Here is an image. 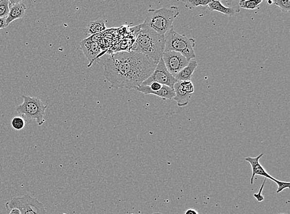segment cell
Returning <instances> with one entry per match:
<instances>
[{
  "label": "cell",
  "instance_id": "obj_1",
  "mask_svg": "<svg viewBox=\"0 0 290 214\" xmlns=\"http://www.w3.org/2000/svg\"><path fill=\"white\" fill-rule=\"evenodd\" d=\"M157 64L136 52H119L105 61L104 76L113 88L136 90L151 76Z\"/></svg>",
  "mask_w": 290,
  "mask_h": 214
},
{
  "label": "cell",
  "instance_id": "obj_2",
  "mask_svg": "<svg viewBox=\"0 0 290 214\" xmlns=\"http://www.w3.org/2000/svg\"><path fill=\"white\" fill-rule=\"evenodd\" d=\"M135 29L136 40L131 51L143 54L158 63L165 51V36L141 24L133 27Z\"/></svg>",
  "mask_w": 290,
  "mask_h": 214
},
{
  "label": "cell",
  "instance_id": "obj_3",
  "mask_svg": "<svg viewBox=\"0 0 290 214\" xmlns=\"http://www.w3.org/2000/svg\"><path fill=\"white\" fill-rule=\"evenodd\" d=\"M179 15L178 7L175 6L163 7L157 10L150 9L143 24L160 35L165 36L173 28V22Z\"/></svg>",
  "mask_w": 290,
  "mask_h": 214
},
{
  "label": "cell",
  "instance_id": "obj_4",
  "mask_svg": "<svg viewBox=\"0 0 290 214\" xmlns=\"http://www.w3.org/2000/svg\"><path fill=\"white\" fill-rule=\"evenodd\" d=\"M165 51H175L184 56L189 61L196 58V40L181 35L172 28L165 35Z\"/></svg>",
  "mask_w": 290,
  "mask_h": 214
},
{
  "label": "cell",
  "instance_id": "obj_5",
  "mask_svg": "<svg viewBox=\"0 0 290 214\" xmlns=\"http://www.w3.org/2000/svg\"><path fill=\"white\" fill-rule=\"evenodd\" d=\"M22 97L24 101L17 106L16 110L19 115L25 116L27 119L36 120L38 125H42L45 122L43 117L47 106L45 105L37 98L26 95H22Z\"/></svg>",
  "mask_w": 290,
  "mask_h": 214
},
{
  "label": "cell",
  "instance_id": "obj_6",
  "mask_svg": "<svg viewBox=\"0 0 290 214\" xmlns=\"http://www.w3.org/2000/svg\"><path fill=\"white\" fill-rule=\"evenodd\" d=\"M6 211L18 209L21 214H47L46 209L42 202L30 195L13 198L5 204Z\"/></svg>",
  "mask_w": 290,
  "mask_h": 214
},
{
  "label": "cell",
  "instance_id": "obj_7",
  "mask_svg": "<svg viewBox=\"0 0 290 214\" xmlns=\"http://www.w3.org/2000/svg\"><path fill=\"white\" fill-rule=\"evenodd\" d=\"M178 82L177 80L168 71L163 60L161 58L151 76L145 80L141 85L148 86L152 82H158L173 89L175 84Z\"/></svg>",
  "mask_w": 290,
  "mask_h": 214
},
{
  "label": "cell",
  "instance_id": "obj_8",
  "mask_svg": "<svg viewBox=\"0 0 290 214\" xmlns=\"http://www.w3.org/2000/svg\"><path fill=\"white\" fill-rule=\"evenodd\" d=\"M162 58L168 71L174 77L189 62L182 54L175 51L164 52Z\"/></svg>",
  "mask_w": 290,
  "mask_h": 214
},
{
  "label": "cell",
  "instance_id": "obj_9",
  "mask_svg": "<svg viewBox=\"0 0 290 214\" xmlns=\"http://www.w3.org/2000/svg\"><path fill=\"white\" fill-rule=\"evenodd\" d=\"M80 47L91 66L93 63H95L96 60H99L102 51L99 43L93 42L90 38H88L80 42Z\"/></svg>",
  "mask_w": 290,
  "mask_h": 214
},
{
  "label": "cell",
  "instance_id": "obj_10",
  "mask_svg": "<svg viewBox=\"0 0 290 214\" xmlns=\"http://www.w3.org/2000/svg\"><path fill=\"white\" fill-rule=\"evenodd\" d=\"M10 13L8 17L6 18L7 26H9L11 22L16 20L22 19L24 17L26 12V6L22 1H9Z\"/></svg>",
  "mask_w": 290,
  "mask_h": 214
},
{
  "label": "cell",
  "instance_id": "obj_11",
  "mask_svg": "<svg viewBox=\"0 0 290 214\" xmlns=\"http://www.w3.org/2000/svg\"><path fill=\"white\" fill-rule=\"evenodd\" d=\"M264 156V153L259 154V156L255 157V158H252V157H247L245 158V161H247L252 168V177L251 178V184H253L254 183V179L255 175H259L264 177L265 179H268L273 181L275 179L273 177H272L271 175H269L268 173L265 170V168L259 163L260 159Z\"/></svg>",
  "mask_w": 290,
  "mask_h": 214
},
{
  "label": "cell",
  "instance_id": "obj_12",
  "mask_svg": "<svg viewBox=\"0 0 290 214\" xmlns=\"http://www.w3.org/2000/svg\"><path fill=\"white\" fill-rule=\"evenodd\" d=\"M207 8L211 11H218L228 17H233L237 13L240 12L239 7H226L221 4L220 1H212L207 5Z\"/></svg>",
  "mask_w": 290,
  "mask_h": 214
},
{
  "label": "cell",
  "instance_id": "obj_13",
  "mask_svg": "<svg viewBox=\"0 0 290 214\" xmlns=\"http://www.w3.org/2000/svg\"><path fill=\"white\" fill-rule=\"evenodd\" d=\"M198 64L197 61L192 60L189 61L188 65L175 77L178 82L191 81L194 72L197 69Z\"/></svg>",
  "mask_w": 290,
  "mask_h": 214
},
{
  "label": "cell",
  "instance_id": "obj_14",
  "mask_svg": "<svg viewBox=\"0 0 290 214\" xmlns=\"http://www.w3.org/2000/svg\"><path fill=\"white\" fill-rule=\"evenodd\" d=\"M173 89L175 93V96L173 99L177 102L178 106L181 108V107L188 105L193 95L187 94V93L182 92L181 87H180L179 82L175 84Z\"/></svg>",
  "mask_w": 290,
  "mask_h": 214
},
{
  "label": "cell",
  "instance_id": "obj_15",
  "mask_svg": "<svg viewBox=\"0 0 290 214\" xmlns=\"http://www.w3.org/2000/svg\"><path fill=\"white\" fill-rule=\"evenodd\" d=\"M106 26L105 20L102 18H99L97 20L91 22L88 24V31L91 35L102 33V32L106 30Z\"/></svg>",
  "mask_w": 290,
  "mask_h": 214
},
{
  "label": "cell",
  "instance_id": "obj_16",
  "mask_svg": "<svg viewBox=\"0 0 290 214\" xmlns=\"http://www.w3.org/2000/svg\"><path fill=\"white\" fill-rule=\"evenodd\" d=\"M262 0H241L239 2V6L246 10H255L259 8Z\"/></svg>",
  "mask_w": 290,
  "mask_h": 214
},
{
  "label": "cell",
  "instance_id": "obj_17",
  "mask_svg": "<svg viewBox=\"0 0 290 214\" xmlns=\"http://www.w3.org/2000/svg\"><path fill=\"white\" fill-rule=\"evenodd\" d=\"M212 0H189V1H182L185 7L189 10H193L199 6H207L211 3Z\"/></svg>",
  "mask_w": 290,
  "mask_h": 214
},
{
  "label": "cell",
  "instance_id": "obj_18",
  "mask_svg": "<svg viewBox=\"0 0 290 214\" xmlns=\"http://www.w3.org/2000/svg\"><path fill=\"white\" fill-rule=\"evenodd\" d=\"M181 89L185 93L189 95H193L195 92V86L191 81L179 82Z\"/></svg>",
  "mask_w": 290,
  "mask_h": 214
},
{
  "label": "cell",
  "instance_id": "obj_19",
  "mask_svg": "<svg viewBox=\"0 0 290 214\" xmlns=\"http://www.w3.org/2000/svg\"><path fill=\"white\" fill-rule=\"evenodd\" d=\"M273 4L280 8L283 13H289L290 11V0H275Z\"/></svg>",
  "mask_w": 290,
  "mask_h": 214
},
{
  "label": "cell",
  "instance_id": "obj_20",
  "mask_svg": "<svg viewBox=\"0 0 290 214\" xmlns=\"http://www.w3.org/2000/svg\"><path fill=\"white\" fill-rule=\"evenodd\" d=\"M11 125L15 131H20L24 129L26 125V122L22 117L17 116V117H13L11 120Z\"/></svg>",
  "mask_w": 290,
  "mask_h": 214
},
{
  "label": "cell",
  "instance_id": "obj_21",
  "mask_svg": "<svg viewBox=\"0 0 290 214\" xmlns=\"http://www.w3.org/2000/svg\"><path fill=\"white\" fill-rule=\"evenodd\" d=\"M10 13L8 0H1L0 1V19L6 18Z\"/></svg>",
  "mask_w": 290,
  "mask_h": 214
},
{
  "label": "cell",
  "instance_id": "obj_22",
  "mask_svg": "<svg viewBox=\"0 0 290 214\" xmlns=\"http://www.w3.org/2000/svg\"><path fill=\"white\" fill-rule=\"evenodd\" d=\"M276 184H277L278 188L276 193L278 194L282 192L283 190H285V189H289L290 186V182H285V181H278V180L275 179L273 181Z\"/></svg>",
  "mask_w": 290,
  "mask_h": 214
},
{
  "label": "cell",
  "instance_id": "obj_23",
  "mask_svg": "<svg viewBox=\"0 0 290 214\" xmlns=\"http://www.w3.org/2000/svg\"><path fill=\"white\" fill-rule=\"evenodd\" d=\"M266 179H265L263 183H262V184L261 188H260L259 189V192H258L257 193H254V197L258 202H261L262 201H263L264 200V198L263 196L262 195V190H263L264 184L265 183H266Z\"/></svg>",
  "mask_w": 290,
  "mask_h": 214
},
{
  "label": "cell",
  "instance_id": "obj_24",
  "mask_svg": "<svg viewBox=\"0 0 290 214\" xmlns=\"http://www.w3.org/2000/svg\"><path fill=\"white\" fill-rule=\"evenodd\" d=\"M8 27L6 24V18H2L0 19V29H5Z\"/></svg>",
  "mask_w": 290,
  "mask_h": 214
},
{
  "label": "cell",
  "instance_id": "obj_25",
  "mask_svg": "<svg viewBox=\"0 0 290 214\" xmlns=\"http://www.w3.org/2000/svg\"><path fill=\"white\" fill-rule=\"evenodd\" d=\"M184 214H199L197 211L195 210V209H189L188 210H187L185 212Z\"/></svg>",
  "mask_w": 290,
  "mask_h": 214
},
{
  "label": "cell",
  "instance_id": "obj_26",
  "mask_svg": "<svg viewBox=\"0 0 290 214\" xmlns=\"http://www.w3.org/2000/svg\"><path fill=\"white\" fill-rule=\"evenodd\" d=\"M9 214H21L18 209H13L8 212Z\"/></svg>",
  "mask_w": 290,
  "mask_h": 214
},
{
  "label": "cell",
  "instance_id": "obj_27",
  "mask_svg": "<svg viewBox=\"0 0 290 214\" xmlns=\"http://www.w3.org/2000/svg\"><path fill=\"white\" fill-rule=\"evenodd\" d=\"M267 3L269 4V5H272L273 4V1H267Z\"/></svg>",
  "mask_w": 290,
  "mask_h": 214
},
{
  "label": "cell",
  "instance_id": "obj_28",
  "mask_svg": "<svg viewBox=\"0 0 290 214\" xmlns=\"http://www.w3.org/2000/svg\"><path fill=\"white\" fill-rule=\"evenodd\" d=\"M288 214V213H280V214Z\"/></svg>",
  "mask_w": 290,
  "mask_h": 214
},
{
  "label": "cell",
  "instance_id": "obj_29",
  "mask_svg": "<svg viewBox=\"0 0 290 214\" xmlns=\"http://www.w3.org/2000/svg\"><path fill=\"white\" fill-rule=\"evenodd\" d=\"M128 214H129V213Z\"/></svg>",
  "mask_w": 290,
  "mask_h": 214
}]
</instances>
